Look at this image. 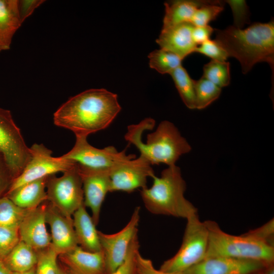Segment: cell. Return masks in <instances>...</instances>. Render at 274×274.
I'll return each instance as SVG.
<instances>
[{"label": "cell", "instance_id": "cell-31", "mask_svg": "<svg viewBox=\"0 0 274 274\" xmlns=\"http://www.w3.org/2000/svg\"><path fill=\"white\" fill-rule=\"evenodd\" d=\"M20 241L19 228L0 226V260L3 261Z\"/></svg>", "mask_w": 274, "mask_h": 274}, {"label": "cell", "instance_id": "cell-37", "mask_svg": "<svg viewBox=\"0 0 274 274\" xmlns=\"http://www.w3.org/2000/svg\"><path fill=\"white\" fill-rule=\"evenodd\" d=\"M136 269L137 274H180L163 271L156 269L149 259L143 257L140 252L137 254L136 258Z\"/></svg>", "mask_w": 274, "mask_h": 274}, {"label": "cell", "instance_id": "cell-23", "mask_svg": "<svg viewBox=\"0 0 274 274\" xmlns=\"http://www.w3.org/2000/svg\"><path fill=\"white\" fill-rule=\"evenodd\" d=\"M37 261V252L29 245L20 241L2 261L13 273H20L35 268Z\"/></svg>", "mask_w": 274, "mask_h": 274}, {"label": "cell", "instance_id": "cell-3", "mask_svg": "<svg viewBox=\"0 0 274 274\" xmlns=\"http://www.w3.org/2000/svg\"><path fill=\"white\" fill-rule=\"evenodd\" d=\"M155 121L146 118L138 124L127 126L125 140L133 145L139 151L140 156L152 165L163 163L168 166L176 165L183 155L189 153L191 147L172 122L164 120L153 132L148 134L147 141L142 140L143 133L153 130Z\"/></svg>", "mask_w": 274, "mask_h": 274}, {"label": "cell", "instance_id": "cell-26", "mask_svg": "<svg viewBox=\"0 0 274 274\" xmlns=\"http://www.w3.org/2000/svg\"><path fill=\"white\" fill-rule=\"evenodd\" d=\"M28 210L15 204L7 196L0 198V226L19 228Z\"/></svg>", "mask_w": 274, "mask_h": 274}, {"label": "cell", "instance_id": "cell-33", "mask_svg": "<svg viewBox=\"0 0 274 274\" xmlns=\"http://www.w3.org/2000/svg\"><path fill=\"white\" fill-rule=\"evenodd\" d=\"M230 6L233 17L234 27L243 29L245 24H250V12L244 0H227L224 1Z\"/></svg>", "mask_w": 274, "mask_h": 274}, {"label": "cell", "instance_id": "cell-24", "mask_svg": "<svg viewBox=\"0 0 274 274\" xmlns=\"http://www.w3.org/2000/svg\"><path fill=\"white\" fill-rule=\"evenodd\" d=\"M170 75L185 105L189 109H195L194 80L191 78L182 65L174 70Z\"/></svg>", "mask_w": 274, "mask_h": 274}, {"label": "cell", "instance_id": "cell-29", "mask_svg": "<svg viewBox=\"0 0 274 274\" xmlns=\"http://www.w3.org/2000/svg\"><path fill=\"white\" fill-rule=\"evenodd\" d=\"M224 1H208L195 12L190 23L195 26H203L215 20L223 11Z\"/></svg>", "mask_w": 274, "mask_h": 274}, {"label": "cell", "instance_id": "cell-9", "mask_svg": "<svg viewBox=\"0 0 274 274\" xmlns=\"http://www.w3.org/2000/svg\"><path fill=\"white\" fill-rule=\"evenodd\" d=\"M0 151L3 154L14 178L19 175L30 158L20 128L11 112L0 108Z\"/></svg>", "mask_w": 274, "mask_h": 274}, {"label": "cell", "instance_id": "cell-28", "mask_svg": "<svg viewBox=\"0 0 274 274\" xmlns=\"http://www.w3.org/2000/svg\"><path fill=\"white\" fill-rule=\"evenodd\" d=\"M202 77L220 88L227 86L230 81L229 62L211 60L203 65Z\"/></svg>", "mask_w": 274, "mask_h": 274}, {"label": "cell", "instance_id": "cell-20", "mask_svg": "<svg viewBox=\"0 0 274 274\" xmlns=\"http://www.w3.org/2000/svg\"><path fill=\"white\" fill-rule=\"evenodd\" d=\"M48 177L23 184L7 193L5 196L22 209H34L47 200L45 189Z\"/></svg>", "mask_w": 274, "mask_h": 274}, {"label": "cell", "instance_id": "cell-43", "mask_svg": "<svg viewBox=\"0 0 274 274\" xmlns=\"http://www.w3.org/2000/svg\"><path fill=\"white\" fill-rule=\"evenodd\" d=\"M59 274H66V273L59 266Z\"/></svg>", "mask_w": 274, "mask_h": 274}, {"label": "cell", "instance_id": "cell-18", "mask_svg": "<svg viewBox=\"0 0 274 274\" xmlns=\"http://www.w3.org/2000/svg\"><path fill=\"white\" fill-rule=\"evenodd\" d=\"M194 26L190 22H185L162 29L156 42L161 49L175 53L183 60L195 52L197 46L192 37Z\"/></svg>", "mask_w": 274, "mask_h": 274}, {"label": "cell", "instance_id": "cell-10", "mask_svg": "<svg viewBox=\"0 0 274 274\" xmlns=\"http://www.w3.org/2000/svg\"><path fill=\"white\" fill-rule=\"evenodd\" d=\"M86 137H76L72 149L61 157L81 165L98 169L110 171L120 163L135 155L126 154V150L118 151L116 148L109 146L99 149L91 145Z\"/></svg>", "mask_w": 274, "mask_h": 274}, {"label": "cell", "instance_id": "cell-22", "mask_svg": "<svg viewBox=\"0 0 274 274\" xmlns=\"http://www.w3.org/2000/svg\"><path fill=\"white\" fill-rule=\"evenodd\" d=\"M208 0H176L164 3L165 14L162 29L190 22L195 12Z\"/></svg>", "mask_w": 274, "mask_h": 274}, {"label": "cell", "instance_id": "cell-19", "mask_svg": "<svg viewBox=\"0 0 274 274\" xmlns=\"http://www.w3.org/2000/svg\"><path fill=\"white\" fill-rule=\"evenodd\" d=\"M72 218L79 246L89 252L101 251L98 231L84 203L74 213Z\"/></svg>", "mask_w": 274, "mask_h": 274}, {"label": "cell", "instance_id": "cell-42", "mask_svg": "<svg viewBox=\"0 0 274 274\" xmlns=\"http://www.w3.org/2000/svg\"><path fill=\"white\" fill-rule=\"evenodd\" d=\"M13 274H36L35 267L26 272H20V273H13Z\"/></svg>", "mask_w": 274, "mask_h": 274}, {"label": "cell", "instance_id": "cell-38", "mask_svg": "<svg viewBox=\"0 0 274 274\" xmlns=\"http://www.w3.org/2000/svg\"><path fill=\"white\" fill-rule=\"evenodd\" d=\"M44 2L43 0L18 1L19 14L22 23Z\"/></svg>", "mask_w": 274, "mask_h": 274}, {"label": "cell", "instance_id": "cell-1", "mask_svg": "<svg viewBox=\"0 0 274 274\" xmlns=\"http://www.w3.org/2000/svg\"><path fill=\"white\" fill-rule=\"evenodd\" d=\"M121 110L116 94L104 88L90 89L68 99L54 113L55 125L86 137L107 128Z\"/></svg>", "mask_w": 274, "mask_h": 274}, {"label": "cell", "instance_id": "cell-39", "mask_svg": "<svg viewBox=\"0 0 274 274\" xmlns=\"http://www.w3.org/2000/svg\"><path fill=\"white\" fill-rule=\"evenodd\" d=\"M214 29L209 25L203 26H194L192 31V37L194 43L198 46L210 40Z\"/></svg>", "mask_w": 274, "mask_h": 274}, {"label": "cell", "instance_id": "cell-16", "mask_svg": "<svg viewBox=\"0 0 274 274\" xmlns=\"http://www.w3.org/2000/svg\"><path fill=\"white\" fill-rule=\"evenodd\" d=\"M46 220L51 229V246L58 255L79 246L73 218L63 216L49 202L47 203Z\"/></svg>", "mask_w": 274, "mask_h": 274}, {"label": "cell", "instance_id": "cell-34", "mask_svg": "<svg viewBox=\"0 0 274 274\" xmlns=\"http://www.w3.org/2000/svg\"><path fill=\"white\" fill-rule=\"evenodd\" d=\"M195 52L206 55L212 60L226 61L229 57L226 51L215 40H208L197 46Z\"/></svg>", "mask_w": 274, "mask_h": 274}, {"label": "cell", "instance_id": "cell-40", "mask_svg": "<svg viewBox=\"0 0 274 274\" xmlns=\"http://www.w3.org/2000/svg\"><path fill=\"white\" fill-rule=\"evenodd\" d=\"M260 274H274V265L271 263L267 265Z\"/></svg>", "mask_w": 274, "mask_h": 274}, {"label": "cell", "instance_id": "cell-8", "mask_svg": "<svg viewBox=\"0 0 274 274\" xmlns=\"http://www.w3.org/2000/svg\"><path fill=\"white\" fill-rule=\"evenodd\" d=\"M29 148V160L21 174L14 179L7 193L28 182L48 177L58 172L64 173L76 164L61 156L53 157L52 151L42 144H33Z\"/></svg>", "mask_w": 274, "mask_h": 274}, {"label": "cell", "instance_id": "cell-25", "mask_svg": "<svg viewBox=\"0 0 274 274\" xmlns=\"http://www.w3.org/2000/svg\"><path fill=\"white\" fill-rule=\"evenodd\" d=\"M148 58L150 67L161 74H170L182 65V59L179 56L161 48L152 51Z\"/></svg>", "mask_w": 274, "mask_h": 274}, {"label": "cell", "instance_id": "cell-12", "mask_svg": "<svg viewBox=\"0 0 274 274\" xmlns=\"http://www.w3.org/2000/svg\"><path fill=\"white\" fill-rule=\"evenodd\" d=\"M155 175L152 165L141 156L129 158L110 171V192L131 193L137 189H144L147 187L148 178Z\"/></svg>", "mask_w": 274, "mask_h": 274}, {"label": "cell", "instance_id": "cell-41", "mask_svg": "<svg viewBox=\"0 0 274 274\" xmlns=\"http://www.w3.org/2000/svg\"><path fill=\"white\" fill-rule=\"evenodd\" d=\"M0 274H13L1 260H0Z\"/></svg>", "mask_w": 274, "mask_h": 274}, {"label": "cell", "instance_id": "cell-36", "mask_svg": "<svg viewBox=\"0 0 274 274\" xmlns=\"http://www.w3.org/2000/svg\"><path fill=\"white\" fill-rule=\"evenodd\" d=\"M14 179L5 156L0 151V198L8 192Z\"/></svg>", "mask_w": 274, "mask_h": 274}, {"label": "cell", "instance_id": "cell-15", "mask_svg": "<svg viewBox=\"0 0 274 274\" xmlns=\"http://www.w3.org/2000/svg\"><path fill=\"white\" fill-rule=\"evenodd\" d=\"M59 266L66 274H108L104 252H89L80 246L58 255Z\"/></svg>", "mask_w": 274, "mask_h": 274}, {"label": "cell", "instance_id": "cell-2", "mask_svg": "<svg viewBox=\"0 0 274 274\" xmlns=\"http://www.w3.org/2000/svg\"><path fill=\"white\" fill-rule=\"evenodd\" d=\"M216 41L229 57L237 59L243 74L261 62L268 63L272 71L274 64V21L255 22L245 29L228 26L214 29Z\"/></svg>", "mask_w": 274, "mask_h": 274}, {"label": "cell", "instance_id": "cell-27", "mask_svg": "<svg viewBox=\"0 0 274 274\" xmlns=\"http://www.w3.org/2000/svg\"><path fill=\"white\" fill-rule=\"evenodd\" d=\"M195 109L206 108L219 98L221 88L208 80L201 77L194 80Z\"/></svg>", "mask_w": 274, "mask_h": 274}, {"label": "cell", "instance_id": "cell-21", "mask_svg": "<svg viewBox=\"0 0 274 274\" xmlns=\"http://www.w3.org/2000/svg\"><path fill=\"white\" fill-rule=\"evenodd\" d=\"M17 0H0V52L10 49L12 38L22 24Z\"/></svg>", "mask_w": 274, "mask_h": 274}, {"label": "cell", "instance_id": "cell-7", "mask_svg": "<svg viewBox=\"0 0 274 274\" xmlns=\"http://www.w3.org/2000/svg\"><path fill=\"white\" fill-rule=\"evenodd\" d=\"M57 177H48L46 183L47 200L61 214L72 218L74 213L84 203L82 180L77 163Z\"/></svg>", "mask_w": 274, "mask_h": 274}, {"label": "cell", "instance_id": "cell-32", "mask_svg": "<svg viewBox=\"0 0 274 274\" xmlns=\"http://www.w3.org/2000/svg\"><path fill=\"white\" fill-rule=\"evenodd\" d=\"M140 244L138 232L134 235L129 247L126 258L123 263L111 274H137L136 258Z\"/></svg>", "mask_w": 274, "mask_h": 274}, {"label": "cell", "instance_id": "cell-17", "mask_svg": "<svg viewBox=\"0 0 274 274\" xmlns=\"http://www.w3.org/2000/svg\"><path fill=\"white\" fill-rule=\"evenodd\" d=\"M47 203L28 210L19 227L20 241L31 246L36 251L45 249L51 243V235L46 224Z\"/></svg>", "mask_w": 274, "mask_h": 274}, {"label": "cell", "instance_id": "cell-14", "mask_svg": "<svg viewBox=\"0 0 274 274\" xmlns=\"http://www.w3.org/2000/svg\"><path fill=\"white\" fill-rule=\"evenodd\" d=\"M268 265L254 260L212 257L204 258L198 263L179 273L260 274Z\"/></svg>", "mask_w": 274, "mask_h": 274}, {"label": "cell", "instance_id": "cell-30", "mask_svg": "<svg viewBox=\"0 0 274 274\" xmlns=\"http://www.w3.org/2000/svg\"><path fill=\"white\" fill-rule=\"evenodd\" d=\"M37 252L36 274H59L58 254L52 246Z\"/></svg>", "mask_w": 274, "mask_h": 274}, {"label": "cell", "instance_id": "cell-5", "mask_svg": "<svg viewBox=\"0 0 274 274\" xmlns=\"http://www.w3.org/2000/svg\"><path fill=\"white\" fill-rule=\"evenodd\" d=\"M204 223L209 232L205 258L222 256L257 260L267 265L273 263L274 247L246 233L240 235L226 233L214 221Z\"/></svg>", "mask_w": 274, "mask_h": 274}, {"label": "cell", "instance_id": "cell-6", "mask_svg": "<svg viewBox=\"0 0 274 274\" xmlns=\"http://www.w3.org/2000/svg\"><path fill=\"white\" fill-rule=\"evenodd\" d=\"M181 246L177 253L165 260L160 270L172 273H181L203 260L206 255L209 232L198 214L187 219Z\"/></svg>", "mask_w": 274, "mask_h": 274}, {"label": "cell", "instance_id": "cell-11", "mask_svg": "<svg viewBox=\"0 0 274 274\" xmlns=\"http://www.w3.org/2000/svg\"><path fill=\"white\" fill-rule=\"evenodd\" d=\"M140 208L136 207L130 220L119 231L106 234L98 231L108 274L114 272L124 262L134 235L138 232Z\"/></svg>", "mask_w": 274, "mask_h": 274}, {"label": "cell", "instance_id": "cell-4", "mask_svg": "<svg viewBox=\"0 0 274 274\" xmlns=\"http://www.w3.org/2000/svg\"><path fill=\"white\" fill-rule=\"evenodd\" d=\"M152 178L151 187L141 190L142 200L149 212L186 219L197 214V209L184 196L186 183L179 167L168 166L160 177L155 175Z\"/></svg>", "mask_w": 274, "mask_h": 274}, {"label": "cell", "instance_id": "cell-13", "mask_svg": "<svg viewBox=\"0 0 274 274\" xmlns=\"http://www.w3.org/2000/svg\"><path fill=\"white\" fill-rule=\"evenodd\" d=\"M84 194V204L90 208L96 225L99 220L102 203L110 192V171L94 169L77 163Z\"/></svg>", "mask_w": 274, "mask_h": 274}, {"label": "cell", "instance_id": "cell-35", "mask_svg": "<svg viewBox=\"0 0 274 274\" xmlns=\"http://www.w3.org/2000/svg\"><path fill=\"white\" fill-rule=\"evenodd\" d=\"M249 235L273 246L274 220L271 219L263 225L246 233Z\"/></svg>", "mask_w": 274, "mask_h": 274}]
</instances>
